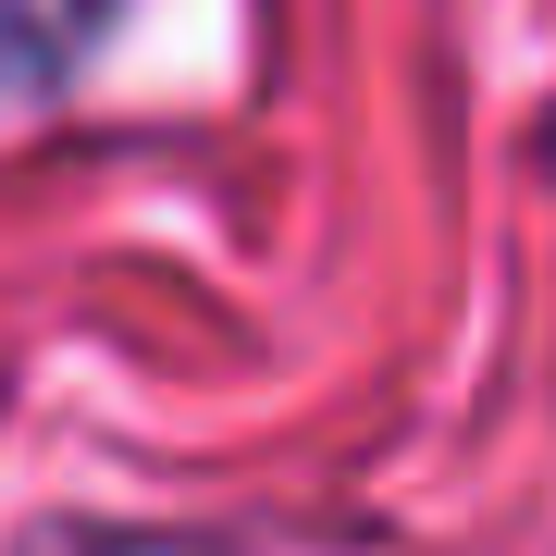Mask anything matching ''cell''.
<instances>
[{"label":"cell","mask_w":556,"mask_h":556,"mask_svg":"<svg viewBox=\"0 0 556 556\" xmlns=\"http://www.w3.org/2000/svg\"><path fill=\"white\" fill-rule=\"evenodd\" d=\"M13 62H25V25H13V0H0V75H13Z\"/></svg>","instance_id":"6da1fadb"}]
</instances>
